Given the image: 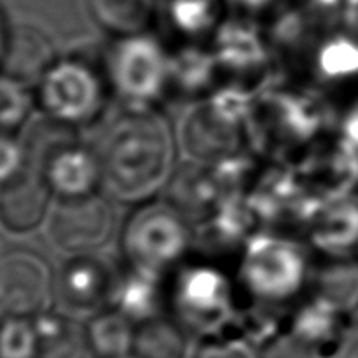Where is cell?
I'll list each match as a JSON object with an SVG mask.
<instances>
[{
	"label": "cell",
	"mask_w": 358,
	"mask_h": 358,
	"mask_svg": "<svg viewBox=\"0 0 358 358\" xmlns=\"http://www.w3.org/2000/svg\"><path fill=\"white\" fill-rule=\"evenodd\" d=\"M37 168L59 199L94 194L101 185V163L98 152L77 143L72 135L55 140L38 150Z\"/></svg>",
	"instance_id": "9"
},
{
	"label": "cell",
	"mask_w": 358,
	"mask_h": 358,
	"mask_svg": "<svg viewBox=\"0 0 358 358\" xmlns=\"http://www.w3.org/2000/svg\"><path fill=\"white\" fill-rule=\"evenodd\" d=\"M27 166V149L21 147L20 142H16L9 133L0 131V184L9 180Z\"/></svg>",
	"instance_id": "29"
},
{
	"label": "cell",
	"mask_w": 358,
	"mask_h": 358,
	"mask_svg": "<svg viewBox=\"0 0 358 358\" xmlns=\"http://www.w3.org/2000/svg\"><path fill=\"white\" fill-rule=\"evenodd\" d=\"M306 275V255L297 243L276 236H255L245 247L240 276L255 299L285 303L303 289Z\"/></svg>",
	"instance_id": "5"
},
{
	"label": "cell",
	"mask_w": 358,
	"mask_h": 358,
	"mask_svg": "<svg viewBox=\"0 0 358 358\" xmlns=\"http://www.w3.org/2000/svg\"><path fill=\"white\" fill-rule=\"evenodd\" d=\"M343 131H345V142H348L350 145L358 149V105L353 107L352 112L346 115Z\"/></svg>",
	"instance_id": "30"
},
{
	"label": "cell",
	"mask_w": 358,
	"mask_h": 358,
	"mask_svg": "<svg viewBox=\"0 0 358 358\" xmlns=\"http://www.w3.org/2000/svg\"><path fill=\"white\" fill-rule=\"evenodd\" d=\"M105 80L129 108H152L170 86V56L145 34L121 37L107 52Z\"/></svg>",
	"instance_id": "3"
},
{
	"label": "cell",
	"mask_w": 358,
	"mask_h": 358,
	"mask_svg": "<svg viewBox=\"0 0 358 358\" xmlns=\"http://www.w3.org/2000/svg\"><path fill=\"white\" fill-rule=\"evenodd\" d=\"M318 299L348 315L358 306V264L336 261L320 269L315 280Z\"/></svg>",
	"instance_id": "23"
},
{
	"label": "cell",
	"mask_w": 358,
	"mask_h": 358,
	"mask_svg": "<svg viewBox=\"0 0 358 358\" xmlns=\"http://www.w3.org/2000/svg\"><path fill=\"white\" fill-rule=\"evenodd\" d=\"M34 320L41 339L37 358H98L86 327L70 317L45 311Z\"/></svg>",
	"instance_id": "15"
},
{
	"label": "cell",
	"mask_w": 358,
	"mask_h": 358,
	"mask_svg": "<svg viewBox=\"0 0 358 358\" xmlns=\"http://www.w3.org/2000/svg\"><path fill=\"white\" fill-rule=\"evenodd\" d=\"M28 87L3 76L0 79V129H13L24 121L30 110Z\"/></svg>",
	"instance_id": "27"
},
{
	"label": "cell",
	"mask_w": 358,
	"mask_h": 358,
	"mask_svg": "<svg viewBox=\"0 0 358 358\" xmlns=\"http://www.w3.org/2000/svg\"><path fill=\"white\" fill-rule=\"evenodd\" d=\"M243 98L236 93L219 94L208 108L194 112L184 131L185 145L192 156L212 157L227 152L238 138L236 124L243 114Z\"/></svg>",
	"instance_id": "11"
},
{
	"label": "cell",
	"mask_w": 358,
	"mask_h": 358,
	"mask_svg": "<svg viewBox=\"0 0 358 358\" xmlns=\"http://www.w3.org/2000/svg\"><path fill=\"white\" fill-rule=\"evenodd\" d=\"M48 233L59 250L87 255L112 238L114 212L98 192L83 198L59 199L49 217Z\"/></svg>",
	"instance_id": "8"
},
{
	"label": "cell",
	"mask_w": 358,
	"mask_h": 358,
	"mask_svg": "<svg viewBox=\"0 0 358 358\" xmlns=\"http://www.w3.org/2000/svg\"><path fill=\"white\" fill-rule=\"evenodd\" d=\"M217 52L215 58L220 65L231 69L245 70L255 69L264 59V44L257 31L248 24L234 21V23H222L215 31Z\"/></svg>",
	"instance_id": "21"
},
{
	"label": "cell",
	"mask_w": 358,
	"mask_h": 358,
	"mask_svg": "<svg viewBox=\"0 0 358 358\" xmlns=\"http://www.w3.org/2000/svg\"><path fill=\"white\" fill-rule=\"evenodd\" d=\"M191 231L184 215L168 203L147 201L129 215L122 227V252L131 268L161 275L182 261Z\"/></svg>",
	"instance_id": "2"
},
{
	"label": "cell",
	"mask_w": 358,
	"mask_h": 358,
	"mask_svg": "<svg viewBox=\"0 0 358 358\" xmlns=\"http://www.w3.org/2000/svg\"><path fill=\"white\" fill-rule=\"evenodd\" d=\"M159 287L156 283V275L133 268L129 275L115 282L110 308L121 311L135 325L159 317Z\"/></svg>",
	"instance_id": "17"
},
{
	"label": "cell",
	"mask_w": 358,
	"mask_h": 358,
	"mask_svg": "<svg viewBox=\"0 0 358 358\" xmlns=\"http://www.w3.org/2000/svg\"><path fill=\"white\" fill-rule=\"evenodd\" d=\"M38 346L34 318H6L0 324V358H37Z\"/></svg>",
	"instance_id": "25"
},
{
	"label": "cell",
	"mask_w": 358,
	"mask_h": 358,
	"mask_svg": "<svg viewBox=\"0 0 358 358\" xmlns=\"http://www.w3.org/2000/svg\"><path fill=\"white\" fill-rule=\"evenodd\" d=\"M35 87V100L48 119L73 128L91 124L103 114L108 84L87 63L62 59Z\"/></svg>",
	"instance_id": "4"
},
{
	"label": "cell",
	"mask_w": 358,
	"mask_h": 358,
	"mask_svg": "<svg viewBox=\"0 0 358 358\" xmlns=\"http://www.w3.org/2000/svg\"><path fill=\"white\" fill-rule=\"evenodd\" d=\"M55 297L51 268L41 255L14 250L0 257V315L37 318L49 311Z\"/></svg>",
	"instance_id": "7"
},
{
	"label": "cell",
	"mask_w": 358,
	"mask_h": 358,
	"mask_svg": "<svg viewBox=\"0 0 358 358\" xmlns=\"http://www.w3.org/2000/svg\"><path fill=\"white\" fill-rule=\"evenodd\" d=\"M217 69L215 56L205 52L185 51L177 58H170V84L177 83L185 93H199L213 79Z\"/></svg>",
	"instance_id": "24"
},
{
	"label": "cell",
	"mask_w": 358,
	"mask_h": 358,
	"mask_svg": "<svg viewBox=\"0 0 358 358\" xmlns=\"http://www.w3.org/2000/svg\"><path fill=\"white\" fill-rule=\"evenodd\" d=\"M315 73L325 83L339 84L358 79V37L334 34L313 52Z\"/></svg>",
	"instance_id": "20"
},
{
	"label": "cell",
	"mask_w": 358,
	"mask_h": 358,
	"mask_svg": "<svg viewBox=\"0 0 358 358\" xmlns=\"http://www.w3.org/2000/svg\"><path fill=\"white\" fill-rule=\"evenodd\" d=\"M345 315L317 297V303L304 308L294 320L292 334L313 355L332 358L338 355L345 341Z\"/></svg>",
	"instance_id": "14"
},
{
	"label": "cell",
	"mask_w": 358,
	"mask_h": 358,
	"mask_svg": "<svg viewBox=\"0 0 358 358\" xmlns=\"http://www.w3.org/2000/svg\"><path fill=\"white\" fill-rule=\"evenodd\" d=\"M91 348L98 358H119L131 355L136 325L114 308L93 315L86 325Z\"/></svg>",
	"instance_id": "19"
},
{
	"label": "cell",
	"mask_w": 358,
	"mask_h": 358,
	"mask_svg": "<svg viewBox=\"0 0 358 358\" xmlns=\"http://www.w3.org/2000/svg\"><path fill=\"white\" fill-rule=\"evenodd\" d=\"M329 233L320 234L322 243H329V248L345 250L348 247H358V205L341 203L329 213Z\"/></svg>",
	"instance_id": "26"
},
{
	"label": "cell",
	"mask_w": 358,
	"mask_h": 358,
	"mask_svg": "<svg viewBox=\"0 0 358 358\" xmlns=\"http://www.w3.org/2000/svg\"><path fill=\"white\" fill-rule=\"evenodd\" d=\"M341 14L350 34L358 37V0H345Z\"/></svg>",
	"instance_id": "31"
},
{
	"label": "cell",
	"mask_w": 358,
	"mask_h": 358,
	"mask_svg": "<svg viewBox=\"0 0 358 358\" xmlns=\"http://www.w3.org/2000/svg\"><path fill=\"white\" fill-rule=\"evenodd\" d=\"M91 17L114 37L145 34L156 14V0H87Z\"/></svg>",
	"instance_id": "16"
},
{
	"label": "cell",
	"mask_w": 358,
	"mask_h": 358,
	"mask_svg": "<svg viewBox=\"0 0 358 358\" xmlns=\"http://www.w3.org/2000/svg\"><path fill=\"white\" fill-rule=\"evenodd\" d=\"M189 350L187 331L175 320L150 318L136 325L131 355L136 358H185Z\"/></svg>",
	"instance_id": "18"
},
{
	"label": "cell",
	"mask_w": 358,
	"mask_h": 358,
	"mask_svg": "<svg viewBox=\"0 0 358 358\" xmlns=\"http://www.w3.org/2000/svg\"><path fill=\"white\" fill-rule=\"evenodd\" d=\"M51 196L44 175L28 164L0 184V226L13 234L31 233L48 217Z\"/></svg>",
	"instance_id": "10"
},
{
	"label": "cell",
	"mask_w": 358,
	"mask_h": 358,
	"mask_svg": "<svg viewBox=\"0 0 358 358\" xmlns=\"http://www.w3.org/2000/svg\"><path fill=\"white\" fill-rule=\"evenodd\" d=\"M119 358H136V357H133V355H126V357H119Z\"/></svg>",
	"instance_id": "34"
},
{
	"label": "cell",
	"mask_w": 358,
	"mask_h": 358,
	"mask_svg": "<svg viewBox=\"0 0 358 358\" xmlns=\"http://www.w3.org/2000/svg\"><path fill=\"white\" fill-rule=\"evenodd\" d=\"M226 2L236 3L240 9H245V10H259V9H268V7L273 6L276 0H226Z\"/></svg>",
	"instance_id": "32"
},
{
	"label": "cell",
	"mask_w": 358,
	"mask_h": 358,
	"mask_svg": "<svg viewBox=\"0 0 358 358\" xmlns=\"http://www.w3.org/2000/svg\"><path fill=\"white\" fill-rule=\"evenodd\" d=\"M194 358H261L257 346L245 338H208L203 341Z\"/></svg>",
	"instance_id": "28"
},
{
	"label": "cell",
	"mask_w": 358,
	"mask_h": 358,
	"mask_svg": "<svg viewBox=\"0 0 358 358\" xmlns=\"http://www.w3.org/2000/svg\"><path fill=\"white\" fill-rule=\"evenodd\" d=\"M98 157L101 184L108 194L142 205L173 173V133L166 119L152 108H129L108 128Z\"/></svg>",
	"instance_id": "1"
},
{
	"label": "cell",
	"mask_w": 358,
	"mask_h": 358,
	"mask_svg": "<svg viewBox=\"0 0 358 358\" xmlns=\"http://www.w3.org/2000/svg\"><path fill=\"white\" fill-rule=\"evenodd\" d=\"M343 358H358V339L355 343H353L352 346L348 348V352L345 353V357Z\"/></svg>",
	"instance_id": "33"
},
{
	"label": "cell",
	"mask_w": 358,
	"mask_h": 358,
	"mask_svg": "<svg viewBox=\"0 0 358 358\" xmlns=\"http://www.w3.org/2000/svg\"><path fill=\"white\" fill-rule=\"evenodd\" d=\"M117 280L112 278L103 262L90 255H76L63 268L58 292L63 304L80 313H98L112 301Z\"/></svg>",
	"instance_id": "13"
},
{
	"label": "cell",
	"mask_w": 358,
	"mask_h": 358,
	"mask_svg": "<svg viewBox=\"0 0 358 358\" xmlns=\"http://www.w3.org/2000/svg\"><path fill=\"white\" fill-rule=\"evenodd\" d=\"M226 0H168L166 17L173 30L185 38L215 35L224 23Z\"/></svg>",
	"instance_id": "22"
},
{
	"label": "cell",
	"mask_w": 358,
	"mask_h": 358,
	"mask_svg": "<svg viewBox=\"0 0 358 358\" xmlns=\"http://www.w3.org/2000/svg\"><path fill=\"white\" fill-rule=\"evenodd\" d=\"M0 63L6 77L27 87L37 86L56 63L55 48L44 31L20 24L7 31Z\"/></svg>",
	"instance_id": "12"
},
{
	"label": "cell",
	"mask_w": 358,
	"mask_h": 358,
	"mask_svg": "<svg viewBox=\"0 0 358 358\" xmlns=\"http://www.w3.org/2000/svg\"><path fill=\"white\" fill-rule=\"evenodd\" d=\"M233 301L226 275L210 266H192L180 271L173 285V320L187 332L217 338L233 317Z\"/></svg>",
	"instance_id": "6"
}]
</instances>
